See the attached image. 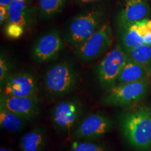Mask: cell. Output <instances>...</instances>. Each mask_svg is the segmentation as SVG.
<instances>
[{
	"mask_svg": "<svg viewBox=\"0 0 151 151\" xmlns=\"http://www.w3.org/2000/svg\"><path fill=\"white\" fill-rule=\"evenodd\" d=\"M63 47L60 34L52 30L38 39L32 49V56L38 63L52 60L58 57Z\"/></svg>",
	"mask_w": 151,
	"mask_h": 151,
	"instance_id": "cell-9",
	"label": "cell"
},
{
	"mask_svg": "<svg viewBox=\"0 0 151 151\" xmlns=\"http://www.w3.org/2000/svg\"><path fill=\"white\" fill-rule=\"evenodd\" d=\"M20 1H25V0H20Z\"/></svg>",
	"mask_w": 151,
	"mask_h": 151,
	"instance_id": "cell-29",
	"label": "cell"
},
{
	"mask_svg": "<svg viewBox=\"0 0 151 151\" xmlns=\"http://www.w3.org/2000/svg\"><path fill=\"white\" fill-rule=\"evenodd\" d=\"M150 86V81L118 83L108 90L101 99V103L113 106H126L134 104L145 98Z\"/></svg>",
	"mask_w": 151,
	"mask_h": 151,
	"instance_id": "cell-4",
	"label": "cell"
},
{
	"mask_svg": "<svg viewBox=\"0 0 151 151\" xmlns=\"http://www.w3.org/2000/svg\"><path fill=\"white\" fill-rule=\"evenodd\" d=\"M3 94L15 97L37 96V87L35 78L27 72L10 74L4 84Z\"/></svg>",
	"mask_w": 151,
	"mask_h": 151,
	"instance_id": "cell-10",
	"label": "cell"
},
{
	"mask_svg": "<svg viewBox=\"0 0 151 151\" xmlns=\"http://www.w3.org/2000/svg\"><path fill=\"white\" fill-rule=\"evenodd\" d=\"M70 151H111V147L104 141H83L73 143Z\"/></svg>",
	"mask_w": 151,
	"mask_h": 151,
	"instance_id": "cell-20",
	"label": "cell"
},
{
	"mask_svg": "<svg viewBox=\"0 0 151 151\" xmlns=\"http://www.w3.org/2000/svg\"><path fill=\"white\" fill-rule=\"evenodd\" d=\"M150 80L151 68L141 65L128 57L117 79V84Z\"/></svg>",
	"mask_w": 151,
	"mask_h": 151,
	"instance_id": "cell-13",
	"label": "cell"
},
{
	"mask_svg": "<svg viewBox=\"0 0 151 151\" xmlns=\"http://www.w3.org/2000/svg\"><path fill=\"white\" fill-rule=\"evenodd\" d=\"M8 22H13L26 27L28 22L27 4L25 1L13 0L9 6Z\"/></svg>",
	"mask_w": 151,
	"mask_h": 151,
	"instance_id": "cell-16",
	"label": "cell"
},
{
	"mask_svg": "<svg viewBox=\"0 0 151 151\" xmlns=\"http://www.w3.org/2000/svg\"><path fill=\"white\" fill-rule=\"evenodd\" d=\"M39 102L37 96L15 97L1 93L0 97V104L27 121L39 114Z\"/></svg>",
	"mask_w": 151,
	"mask_h": 151,
	"instance_id": "cell-11",
	"label": "cell"
},
{
	"mask_svg": "<svg viewBox=\"0 0 151 151\" xmlns=\"http://www.w3.org/2000/svg\"><path fill=\"white\" fill-rule=\"evenodd\" d=\"M121 30V46L124 51L128 52L130 50L144 44L143 37L139 35L131 26H127L120 29Z\"/></svg>",
	"mask_w": 151,
	"mask_h": 151,
	"instance_id": "cell-17",
	"label": "cell"
},
{
	"mask_svg": "<svg viewBox=\"0 0 151 151\" xmlns=\"http://www.w3.org/2000/svg\"><path fill=\"white\" fill-rule=\"evenodd\" d=\"M113 128V122L101 113H92L81 121L74 132L73 138L83 141H96L101 139Z\"/></svg>",
	"mask_w": 151,
	"mask_h": 151,
	"instance_id": "cell-8",
	"label": "cell"
},
{
	"mask_svg": "<svg viewBox=\"0 0 151 151\" xmlns=\"http://www.w3.org/2000/svg\"><path fill=\"white\" fill-rule=\"evenodd\" d=\"M9 16V7L0 6V22H1V24H2L6 20H8Z\"/></svg>",
	"mask_w": 151,
	"mask_h": 151,
	"instance_id": "cell-24",
	"label": "cell"
},
{
	"mask_svg": "<svg viewBox=\"0 0 151 151\" xmlns=\"http://www.w3.org/2000/svg\"><path fill=\"white\" fill-rule=\"evenodd\" d=\"M84 111L78 99H70L60 101L52 109L51 121L55 128L66 135L74 132Z\"/></svg>",
	"mask_w": 151,
	"mask_h": 151,
	"instance_id": "cell-5",
	"label": "cell"
},
{
	"mask_svg": "<svg viewBox=\"0 0 151 151\" xmlns=\"http://www.w3.org/2000/svg\"><path fill=\"white\" fill-rule=\"evenodd\" d=\"M143 39H144L145 44L151 45V33L145 36V37H143Z\"/></svg>",
	"mask_w": 151,
	"mask_h": 151,
	"instance_id": "cell-26",
	"label": "cell"
},
{
	"mask_svg": "<svg viewBox=\"0 0 151 151\" xmlns=\"http://www.w3.org/2000/svg\"><path fill=\"white\" fill-rule=\"evenodd\" d=\"M128 57L135 62L151 68V45L143 44L127 52Z\"/></svg>",
	"mask_w": 151,
	"mask_h": 151,
	"instance_id": "cell-19",
	"label": "cell"
},
{
	"mask_svg": "<svg viewBox=\"0 0 151 151\" xmlns=\"http://www.w3.org/2000/svg\"><path fill=\"white\" fill-rule=\"evenodd\" d=\"M46 144V130L38 127L22 136L19 147L22 151H43Z\"/></svg>",
	"mask_w": 151,
	"mask_h": 151,
	"instance_id": "cell-14",
	"label": "cell"
},
{
	"mask_svg": "<svg viewBox=\"0 0 151 151\" xmlns=\"http://www.w3.org/2000/svg\"><path fill=\"white\" fill-rule=\"evenodd\" d=\"M129 26L134 28L143 37L151 33V20L148 18L136 22L129 24Z\"/></svg>",
	"mask_w": 151,
	"mask_h": 151,
	"instance_id": "cell-22",
	"label": "cell"
},
{
	"mask_svg": "<svg viewBox=\"0 0 151 151\" xmlns=\"http://www.w3.org/2000/svg\"><path fill=\"white\" fill-rule=\"evenodd\" d=\"M120 124L124 138L134 148L151 150V108L142 106L124 113Z\"/></svg>",
	"mask_w": 151,
	"mask_h": 151,
	"instance_id": "cell-1",
	"label": "cell"
},
{
	"mask_svg": "<svg viewBox=\"0 0 151 151\" xmlns=\"http://www.w3.org/2000/svg\"><path fill=\"white\" fill-rule=\"evenodd\" d=\"M0 151H12V150H9V149H6V148H1Z\"/></svg>",
	"mask_w": 151,
	"mask_h": 151,
	"instance_id": "cell-28",
	"label": "cell"
},
{
	"mask_svg": "<svg viewBox=\"0 0 151 151\" xmlns=\"http://www.w3.org/2000/svg\"><path fill=\"white\" fill-rule=\"evenodd\" d=\"M127 58V52L118 43L101 60L97 67V75L104 89L108 90L117 84V79Z\"/></svg>",
	"mask_w": 151,
	"mask_h": 151,
	"instance_id": "cell-6",
	"label": "cell"
},
{
	"mask_svg": "<svg viewBox=\"0 0 151 151\" xmlns=\"http://www.w3.org/2000/svg\"><path fill=\"white\" fill-rule=\"evenodd\" d=\"M27 122L25 119L0 104V125L2 129L11 132H20L25 127Z\"/></svg>",
	"mask_w": 151,
	"mask_h": 151,
	"instance_id": "cell-15",
	"label": "cell"
},
{
	"mask_svg": "<svg viewBox=\"0 0 151 151\" xmlns=\"http://www.w3.org/2000/svg\"><path fill=\"white\" fill-rule=\"evenodd\" d=\"M104 18L103 9H92L77 15L68 26L67 40L77 46L93 35L99 29Z\"/></svg>",
	"mask_w": 151,
	"mask_h": 151,
	"instance_id": "cell-3",
	"label": "cell"
},
{
	"mask_svg": "<svg viewBox=\"0 0 151 151\" xmlns=\"http://www.w3.org/2000/svg\"><path fill=\"white\" fill-rule=\"evenodd\" d=\"M24 28L20 24L8 22L5 27V34L9 39H19L24 33Z\"/></svg>",
	"mask_w": 151,
	"mask_h": 151,
	"instance_id": "cell-21",
	"label": "cell"
},
{
	"mask_svg": "<svg viewBox=\"0 0 151 151\" xmlns=\"http://www.w3.org/2000/svg\"><path fill=\"white\" fill-rule=\"evenodd\" d=\"M98 1H100V0H78V1L80 4H90Z\"/></svg>",
	"mask_w": 151,
	"mask_h": 151,
	"instance_id": "cell-27",
	"label": "cell"
},
{
	"mask_svg": "<svg viewBox=\"0 0 151 151\" xmlns=\"http://www.w3.org/2000/svg\"><path fill=\"white\" fill-rule=\"evenodd\" d=\"M150 14V6L146 0H125L118 16L119 27L121 29L148 18Z\"/></svg>",
	"mask_w": 151,
	"mask_h": 151,
	"instance_id": "cell-12",
	"label": "cell"
},
{
	"mask_svg": "<svg viewBox=\"0 0 151 151\" xmlns=\"http://www.w3.org/2000/svg\"><path fill=\"white\" fill-rule=\"evenodd\" d=\"M68 0H39V16L50 19L62 12Z\"/></svg>",
	"mask_w": 151,
	"mask_h": 151,
	"instance_id": "cell-18",
	"label": "cell"
},
{
	"mask_svg": "<svg viewBox=\"0 0 151 151\" xmlns=\"http://www.w3.org/2000/svg\"><path fill=\"white\" fill-rule=\"evenodd\" d=\"M13 0H0V6L9 7Z\"/></svg>",
	"mask_w": 151,
	"mask_h": 151,
	"instance_id": "cell-25",
	"label": "cell"
},
{
	"mask_svg": "<svg viewBox=\"0 0 151 151\" xmlns=\"http://www.w3.org/2000/svg\"><path fill=\"white\" fill-rule=\"evenodd\" d=\"M112 43V29L105 22L88 39L76 46L77 56L84 62H90L98 58Z\"/></svg>",
	"mask_w": 151,
	"mask_h": 151,
	"instance_id": "cell-7",
	"label": "cell"
},
{
	"mask_svg": "<svg viewBox=\"0 0 151 151\" xmlns=\"http://www.w3.org/2000/svg\"><path fill=\"white\" fill-rule=\"evenodd\" d=\"M78 76L74 67L68 62L52 65L45 76L46 91L52 97H60L74 90Z\"/></svg>",
	"mask_w": 151,
	"mask_h": 151,
	"instance_id": "cell-2",
	"label": "cell"
},
{
	"mask_svg": "<svg viewBox=\"0 0 151 151\" xmlns=\"http://www.w3.org/2000/svg\"><path fill=\"white\" fill-rule=\"evenodd\" d=\"M10 72V65L8 60L5 58L4 55L1 54L0 57V83H1V88L4 86L6 80L9 76Z\"/></svg>",
	"mask_w": 151,
	"mask_h": 151,
	"instance_id": "cell-23",
	"label": "cell"
}]
</instances>
